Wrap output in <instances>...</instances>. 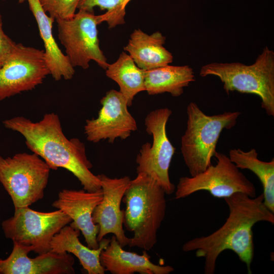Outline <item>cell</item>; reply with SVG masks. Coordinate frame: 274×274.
I'll list each match as a JSON object with an SVG mask.
<instances>
[{"label": "cell", "mask_w": 274, "mask_h": 274, "mask_svg": "<svg viewBox=\"0 0 274 274\" xmlns=\"http://www.w3.org/2000/svg\"><path fill=\"white\" fill-rule=\"evenodd\" d=\"M229 209L225 222L218 229L206 235L187 241L184 252L195 251L197 257L204 258V273L213 274L217 259L226 250H231L244 262L251 274L254 257L253 227L261 221L274 223V213L264 204L263 195L251 197L237 192L224 198Z\"/></svg>", "instance_id": "cell-1"}, {"label": "cell", "mask_w": 274, "mask_h": 274, "mask_svg": "<svg viewBox=\"0 0 274 274\" xmlns=\"http://www.w3.org/2000/svg\"><path fill=\"white\" fill-rule=\"evenodd\" d=\"M3 123L6 128L21 134L29 150L42 158L51 169L68 170L86 191L101 189L98 177L90 170L93 166L86 156L85 144L78 138H66L57 114L46 113L38 122L17 116Z\"/></svg>", "instance_id": "cell-2"}, {"label": "cell", "mask_w": 274, "mask_h": 274, "mask_svg": "<svg viewBox=\"0 0 274 274\" xmlns=\"http://www.w3.org/2000/svg\"><path fill=\"white\" fill-rule=\"evenodd\" d=\"M165 195L156 181L146 174H138L130 180L122 199L125 204L123 225L133 233L130 247L149 251L154 247L165 216Z\"/></svg>", "instance_id": "cell-3"}, {"label": "cell", "mask_w": 274, "mask_h": 274, "mask_svg": "<svg viewBox=\"0 0 274 274\" xmlns=\"http://www.w3.org/2000/svg\"><path fill=\"white\" fill-rule=\"evenodd\" d=\"M199 75L218 77L227 94L236 91L257 95L267 115L274 116V52L268 47L252 64L212 62L203 65Z\"/></svg>", "instance_id": "cell-4"}, {"label": "cell", "mask_w": 274, "mask_h": 274, "mask_svg": "<svg viewBox=\"0 0 274 274\" xmlns=\"http://www.w3.org/2000/svg\"><path fill=\"white\" fill-rule=\"evenodd\" d=\"M187 126L181 138V151L191 176H195L212 164L220 134L234 127L241 114L225 112L209 116L194 102L186 109Z\"/></svg>", "instance_id": "cell-5"}, {"label": "cell", "mask_w": 274, "mask_h": 274, "mask_svg": "<svg viewBox=\"0 0 274 274\" xmlns=\"http://www.w3.org/2000/svg\"><path fill=\"white\" fill-rule=\"evenodd\" d=\"M51 169L37 154L0 156V182L10 196L14 209L28 207L42 199Z\"/></svg>", "instance_id": "cell-6"}, {"label": "cell", "mask_w": 274, "mask_h": 274, "mask_svg": "<svg viewBox=\"0 0 274 274\" xmlns=\"http://www.w3.org/2000/svg\"><path fill=\"white\" fill-rule=\"evenodd\" d=\"M72 221L60 210L41 212L28 207L15 209L13 216L3 221L2 227L5 236L13 243L41 254L51 250L54 236Z\"/></svg>", "instance_id": "cell-7"}, {"label": "cell", "mask_w": 274, "mask_h": 274, "mask_svg": "<svg viewBox=\"0 0 274 274\" xmlns=\"http://www.w3.org/2000/svg\"><path fill=\"white\" fill-rule=\"evenodd\" d=\"M172 114L167 108L150 112L146 117V131L152 136V143L147 142L142 146L136 157L137 174H146L162 187L166 195L176 189L169 176V168L176 149L168 138L166 124Z\"/></svg>", "instance_id": "cell-8"}, {"label": "cell", "mask_w": 274, "mask_h": 274, "mask_svg": "<svg viewBox=\"0 0 274 274\" xmlns=\"http://www.w3.org/2000/svg\"><path fill=\"white\" fill-rule=\"evenodd\" d=\"M215 165H210L202 172L180 178L175 189V198L186 197L200 191H208L217 198H224L241 192L251 197L256 195L254 185L240 171L229 157L216 151Z\"/></svg>", "instance_id": "cell-9"}, {"label": "cell", "mask_w": 274, "mask_h": 274, "mask_svg": "<svg viewBox=\"0 0 274 274\" xmlns=\"http://www.w3.org/2000/svg\"><path fill=\"white\" fill-rule=\"evenodd\" d=\"M58 38L64 46L66 55L75 67H89L91 60L107 69L109 63L99 47L97 25L99 15L82 10L69 19H58Z\"/></svg>", "instance_id": "cell-10"}, {"label": "cell", "mask_w": 274, "mask_h": 274, "mask_svg": "<svg viewBox=\"0 0 274 274\" xmlns=\"http://www.w3.org/2000/svg\"><path fill=\"white\" fill-rule=\"evenodd\" d=\"M49 75L43 50L17 44L0 68V102L35 89Z\"/></svg>", "instance_id": "cell-11"}, {"label": "cell", "mask_w": 274, "mask_h": 274, "mask_svg": "<svg viewBox=\"0 0 274 274\" xmlns=\"http://www.w3.org/2000/svg\"><path fill=\"white\" fill-rule=\"evenodd\" d=\"M101 108L96 118L86 121V139L94 143L107 140H125L138 129L136 122L128 110L127 100L119 91L111 89L100 100Z\"/></svg>", "instance_id": "cell-12"}, {"label": "cell", "mask_w": 274, "mask_h": 274, "mask_svg": "<svg viewBox=\"0 0 274 274\" xmlns=\"http://www.w3.org/2000/svg\"><path fill=\"white\" fill-rule=\"evenodd\" d=\"M103 197L92 214V220L99 226L97 239L99 242L109 233L115 236L122 247L128 245L130 238L127 237L123 228L124 211L121 209V203L131 180L124 176L111 178L105 175H98Z\"/></svg>", "instance_id": "cell-13"}, {"label": "cell", "mask_w": 274, "mask_h": 274, "mask_svg": "<svg viewBox=\"0 0 274 274\" xmlns=\"http://www.w3.org/2000/svg\"><path fill=\"white\" fill-rule=\"evenodd\" d=\"M102 197L101 189L95 191L63 189L52 203L53 207L71 218L72 221L70 225L82 232L87 246L91 249L99 247L97 239L99 226L93 223L92 214Z\"/></svg>", "instance_id": "cell-14"}, {"label": "cell", "mask_w": 274, "mask_h": 274, "mask_svg": "<svg viewBox=\"0 0 274 274\" xmlns=\"http://www.w3.org/2000/svg\"><path fill=\"white\" fill-rule=\"evenodd\" d=\"M31 252L13 243L12 251L5 259L0 258V274H74L75 259L69 253L50 251L29 258Z\"/></svg>", "instance_id": "cell-15"}, {"label": "cell", "mask_w": 274, "mask_h": 274, "mask_svg": "<svg viewBox=\"0 0 274 274\" xmlns=\"http://www.w3.org/2000/svg\"><path fill=\"white\" fill-rule=\"evenodd\" d=\"M113 235L108 245L102 250L100 262L105 271L112 274H169L174 268L159 265L151 262L150 256L144 250L142 255L124 250Z\"/></svg>", "instance_id": "cell-16"}, {"label": "cell", "mask_w": 274, "mask_h": 274, "mask_svg": "<svg viewBox=\"0 0 274 274\" xmlns=\"http://www.w3.org/2000/svg\"><path fill=\"white\" fill-rule=\"evenodd\" d=\"M38 25L39 33L44 43V56L49 75L55 81L73 78L75 70L67 56L58 46L52 33L55 20L42 8L39 0H27Z\"/></svg>", "instance_id": "cell-17"}, {"label": "cell", "mask_w": 274, "mask_h": 274, "mask_svg": "<svg viewBox=\"0 0 274 274\" xmlns=\"http://www.w3.org/2000/svg\"><path fill=\"white\" fill-rule=\"evenodd\" d=\"M165 40L159 31L148 35L140 29H134L124 50L139 67L148 71L173 62L172 54L163 47Z\"/></svg>", "instance_id": "cell-18"}, {"label": "cell", "mask_w": 274, "mask_h": 274, "mask_svg": "<svg viewBox=\"0 0 274 274\" xmlns=\"http://www.w3.org/2000/svg\"><path fill=\"white\" fill-rule=\"evenodd\" d=\"M80 234L79 230L66 225L53 237L50 251L72 253L78 259L88 274H104L106 271L100 264L99 257L102 250L108 245L110 239L104 238L99 242L98 248L91 249L80 242Z\"/></svg>", "instance_id": "cell-19"}, {"label": "cell", "mask_w": 274, "mask_h": 274, "mask_svg": "<svg viewBox=\"0 0 274 274\" xmlns=\"http://www.w3.org/2000/svg\"><path fill=\"white\" fill-rule=\"evenodd\" d=\"M195 81L193 69L189 65L169 64L145 72V91L149 95L169 93L178 97L184 88Z\"/></svg>", "instance_id": "cell-20"}, {"label": "cell", "mask_w": 274, "mask_h": 274, "mask_svg": "<svg viewBox=\"0 0 274 274\" xmlns=\"http://www.w3.org/2000/svg\"><path fill=\"white\" fill-rule=\"evenodd\" d=\"M228 157L239 169H249L258 177L263 187L264 203L274 213V158L268 162L259 159L255 149L248 151L232 149Z\"/></svg>", "instance_id": "cell-21"}, {"label": "cell", "mask_w": 274, "mask_h": 274, "mask_svg": "<svg viewBox=\"0 0 274 274\" xmlns=\"http://www.w3.org/2000/svg\"><path fill=\"white\" fill-rule=\"evenodd\" d=\"M145 72L124 52L106 70V76L118 84L119 91L125 97L128 107L132 105L138 93L145 91Z\"/></svg>", "instance_id": "cell-22"}, {"label": "cell", "mask_w": 274, "mask_h": 274, "mask_svg": "<svg viewBox=\"0 0 274 274\" xmlns=\"http://www.w3.org/2000/svg\"><path fill=\"white\" fill-rule=\"evenodd\" d=\"M131 0H80L77 9L94 13V8L106 10L105 13L99 15L100 23L106 22L109 28L125 23L126 7Z\"/></svg>", "instance_id": "cell-23"}, {"label": "cell", "mask_w": 274, "mask_h": 274, "mask_svg": "<svg viewBox=\"0 0 274 274\" xmlns=\"http://www.w3.org/2000/svg\"><path fill=\"white\" fill-rule=\"evenodd\" d=\"M48 15L55 20L73 17L80 0H39Z\"/></svg>", "instance_id": "cell-24"}, {"label": "cell", "mask_w": 274, "mask_h": 274, "mask_svg": "<svg viewBox=\"0 0 274 274\" xmlns=\"http://www.w3.org/2000/svg\"><path fill=\"white\" fill-rule=\"evenodd\" d=\"M14 42L4 31L2 17L0 14V68L9 59L16 46Z\"/></svg>", "instance_id": "cell-25"}, {"label": "cell", "mask_w": 274, "mask_h": 274, "mask_svg": "<svg viewBox=\"0 0 274 274\" xmlns=\"http://www.w3.org/2000/svg\"><path fill=\"white\" fill-rule=\"evenodd\" d=\"M27 1V0H18V2H19V3H24V2L25 1Z\"/></svg>", "instance_id": "cell-26"}]
</instances>
